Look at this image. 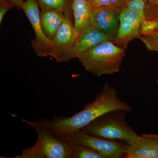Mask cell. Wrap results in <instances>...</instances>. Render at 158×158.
I'll return each instance as SVG.
<instances>
[{
	"mask_svg": "<svg viewBox=\"0 0 158 158\" xmlns=\"http://www.w3.org/2000/svg\"><path fill=\"white\" fill-rule=\"evenodd\" d=\"M107 40H112L91 24L83 29L68 50L62 56L59 62H68L78 59L83 54Z\"/></svg>",
	"mask_w": 158,
	"mask_h": 158,
	"instance_id": "obj_6",
	"label": "cell"
},
{
	"mask_svg": "<svg viewBox=\"0 0 158 158\" xmlns=\"http://www.w3.org/2000/svg\"><path fill=\"white\" fill-rule=\"evenodd\" d=\"M22 9L31 23L35 37L32 40L33 49L37 56L45 57L52 40L44 33L40 23V11L37 0H27L23 4Z\"/></svg>",
	"mask_w": 158,
	"mask_h": 158,
	"instance_id": "obj_7",
	"label": "cell"
},
{
	"mask_svg": "<svg viewBox=\"0 0 158 158\" xmlns=\"http://www.w3.org/2000/svg\"><path fill=\"white\" fill-rule=\"evenodd\" d=\"M145 4L146 0H129L126 3L124 7L137 13L142 21L147 19L145 12Z\"/></svg>",
	"mask_w": 158,
	"mask_h": 158,
	"instance_id": "obj_16",
	"label": "cell"
},
{
	"mask_svg": "<svg viewBox=\"0 0 158 158\" xmlns=\"http://www.w3.org/2000/svg\"><path fill=\"white\" fill-rule=\"evenodd\" d=\"M125 56V49L107 40L83 54L78 60L85 70L101 77L119 72Z\"/></svg>",
	"mask_w": 158,
	"mask_h": 158,
	"instance_id": "obj_2",
	"label": "cell"
},
{
	"mask_svg": "<svg viewBox=\"0 0 158 158\" xmlns=\"http://www.w3.org/2000/svg\"><path fill=\"white\" fill-rule=\"evenodd\" d=\"M119 20L118 32L113 42L126 49L131 41L140 36L142 19L135 11L124 7L120 10Z\"/></svg>",
	"mask_w": 158,
	"mask_h": 158,
	"instance_id": "obj_8",
	"label": "cell"
},
{
	"mask_svg": "<svg viewBox=\"0 0 158 158\" xmlns=\"http://www.w3.org/2000/svg\"><path fill=\"white\" fill-rule=\"evenodd\" d=\"M65 141L70 144L88 146L101 154L105 158H125L129 145L123 141L109 140L92 135L81 130L73 132Z\"/></svg>",
	"mask_w": 158,
	"mask_h": 158,
	"instance_id": "obj_5",
	"label": "cell"
},
{
	"mask_svg": "<svg viewBox=\"0 0 158 158\" xmlns=\"http://www.w3.org/2000/svg\"><path fill=\"white\" fill-rule=\"evenodd\" d=\"M120 11L115 7L108 6L93 9L90 24L113 42L119 27Z\"/></svg>",
	"mask_w": 158,
	"mask_h": 158,
	"instance_id": "obj_9",
	"label": "cell"
},
{
	"mask_svg": "<svg viewBox=\"0 0 158 158\" xmlns=\"http://www.w3.org/2000/svg\"><path fill=\"white\" fill-rule=\"evenodd\" d=\"M158 31V19H146L141 21L140 36L152 34Z\"/></svg>",
	"mask_w": 158,
	"mask_h": 158,
	"instance_id": "obj_18",
	"label": "cell"
},
{
	"mask_svg": "<svg viewBox=\"0 0 158 158\" xmlns=\"http://www.w3.org/2000/svg\"><path fill=\"white\" fill-rule=\"evenodd\" d=\"M6 1L14 5L18 9H22L23 4L27 0H6Z\"/></svg>",
	"mask_w": 158,
	"mask_h": 158,
	"instance_id": "obj_22",
	"label": "cell"
},
{
	"mask_svg": "<svg viewBox=\"0 0 158 158\" xmlns=\"http://www.w3.org/2000/svg\"><path fill=\"white\" fill-rule=\"evenodd\" d=\"M110 1L114 7L120 10L124 7L127 0H110Z\"/></svg>",
	"mask_w": 158,
	"mask_h": 158,
	"instance_id": "obj_21",
	"label": "cell"
},
{
	"mask_svg": "<svg viewBox=\"0 0 158 158\" xmlns=\"http://www.w3.org/2000/svg\"><path fill=\"white\" fill-rule=\"evenodd\" d=\"M126 158H158V135L143 134L127 151Z\"/></svg>",
	"mask_w": 158,
	"mask_h": 158,
	"instance_id": "obj_11",
	"label": "cell"
},
{
	"mask_svg": "<svg viewBox=\"0 0 158 158\" xmlns=\"http://www.w3.org/2000/svg\"><path fill=\"white\" fill-rule=\"evenodd\" d=\"M138 38L148 50L158 53V31L149 35H141Z\"/></svg>",
	"mask_w": 158,
	"mask_h": 158,
	"instance_id": "obj_17",
	"label": "cell"
},
{
	"mask_svg": "<svg viewBox=\"0 0 158 158\" xmlns=\"http://www.w3.org/2000/svg\"><path fill=\"white\" fill-rule=\"evenodd\" d=\"M129 1V0H127V1ZM146 1H149V2H156V1H157V0H146Z\"/></svg>",
	"mask_w": 158,
	"mask_h": 158,
	"instance_id": "obj_24",
	"label": "cell"
},
{
	"mask_svg": "<svg viewBox=\"0 0 158 158\" xmlns=\"http://www.w3.org/2000/svg\"><path fill=\"white\" fill-rule=\"evenodd\" d=\"M73 36L74 25L72 18L66 15L55 38L52 40L45 57H52L59 62L61 57L72 44Z\"/></svg>",
	"mask_w": 158,
	"mask_h": 158,
	"instance_id": "obj_10",
	"label": "cell"
},
{
	"mask_svg": "<svg viewBox=\"0 0 158 158\" xmlns=\"http://www.w3.org/2000/svg\"><path fill=\"white\" fill-rule=\"evenodd\" d=\"M14 7V5L6 0H0V23H2L7 12Z\"/></svg>",
	"mask_w": 158,
	"mask_h": 158,
	"instance_id": "obj_19",
	"label": "cell"
},
{
	"mask_svg": "<svg viewBox=\"0 0 158 158\" xmlns=\"http://www.w3.org/2000/svg\"><path fill=\"white\" fill-rule=\"evenodd\" d=\"M156 4L155 9L154 11V15H153L152 18L149 19H158V0L156 2H153Z\"/></svg>",
	"mask_w": 158,
	"mask_h": 158,
	"instance_id": "obj_23",
	"label": "cell"
},
{
	"mask_svg": "<svg viewBox=\"0 0 158 158\" xmlns=\"http://www.w3.org/2000/svg\"><path fill=\"white\" fill-rule=\"evenodd\" d=\"M116 110L132 111V108L118 97L114 87L106 84L95 99L85 105L83 110L70 117L54 116L35 122L22 119L31 127H37L53 135L64 140L77 130L82 129L104 113Z\"/></svg>",
	"mask_w": 158,
	"mask_h": 158,
	"instance_id": "obj_1",
	"label": "cell"
},
{
	"mask_svg": "<svg viewBox=\"0 0 158 158\" xmlns=\"http://www.w3.org/2000/svg\"><path fill=\"white\" fill-rule=\"evenodd\" d=\"M37 140L34 146L23 150L13 158H70L71 144L37 127Z\"/></svg>",
	"mask_w": 158,
	"mask_h": 158,
	"instance_id": "obj_4",
	"label": "cell"
},
{
	"mask_svg": "<svg viewBox=\"0 0 158 158\" xmlns=\"http://www.w3.org/2000/svg\"><path fill=\"white\" fill-rule=\"evenodd\" d=\"M41 10L56 9L62 11L65 15L72 18V7L69 6L68 0H37Z\"/></svg>",
	"mask_w": 158,
	"mask_h": 158,
	"instance_id": "obj_14",
	"label": "cell"
},
{
	"mask_svg": "<svg viewBox=\"0 0 158 158\" xmlns=\"http://www.w3.org/2000/svg\"><path fill=\"white\" fill-rule=\"evenodd\" d=\"M70 158H105L95 150L85 145L71 144Z\"/></svg>",
	"mask_w": 158,
	"mask_h": 158,
	"instance_id": "obj_15",
	"label": "cell"
},
{
	"mask_svg": "<svg viewBox=\"0 0 158 158\" xmlns=\"http://www.w3.org/2000/svg\"><path fill=\"white\" fill-rule=\"evenodd\" d=\"M128 112L124 110L109 111L81 130L92 135L131 145L139 135L127 122L126 115Z\"/></svg>",
	"mask_w": 158,
	"mask_h": 158,
	"instance_id": "obj_3",
	"label": "cell"
},
{
	"mask_svg": "<svg viewBox=\"0 0 158 158\" xmlns=\"http://www.w3.org/2000/svg\"><path fill=\"white\" fill-rule=\"evenodd\" d=\"M93 9L87 0H72V11L74 19L73 43L81 31L90 24Z\"/></svg>",
	"mask_w": 158,
	"mask_h": 158,
	"instance_id": "obj_12",
	"label": "cell"
},
{
	"mask_svg": "<svg viewBox=\"0 0 158 158\" xmlns=\"http://www.w3.org/2000/svg\"><path fill=\"white\" fill-rule=\"evenodd\" d=\"M65 14L56 9H46L40 12V23L44 33L49 39L55 38L59 27L65 19Z\"/></svg>",
	"mask_w": 158,
	"mask_h": 158,
	"instance_id": "obj_13",
	"label": "cell"
},
{
	"mask_svg": "<svg viewBox=\"0 0 158 158\" xmlns=\"http://www.w3.org/2000/svg\"><path fill=\"white\" fill-rule=\"evenodd\" d=\"M87 1L93 9L104 6L114 7L110 0H87Z\"/></svg>",
	"mask_w": 158,
	"mask_h": 158,
	"instance_id": "obj_20",
	"label": "cell"
}]
</instances>
